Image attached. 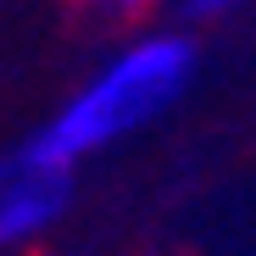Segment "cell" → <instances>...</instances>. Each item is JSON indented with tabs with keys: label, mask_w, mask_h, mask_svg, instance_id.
Segmentation results:
<instances>
[{
	"label": "cell",
	"mask_w": 256,
	"mask_h": 256,
	"mask_svg": "<svg viewBox=\"0 0 256 256\" xmlns=\"http://www.w3.org/2000/svg\"><path fill=\"white\" fill-rule=\"evenodd\" d=\"M190 72H195V45L190 39L150 34L134 50H122L95 84H84V90L34 134V145L72 167L84 150H100V145H112L122 134H134L140 122L162 117L184 95Z\"/></svg>",
	"instance_id": "6da1fadb"
},
{
	"label": "cell",
	"mask_w": 256,
	"mask_h": 256,
	"mask_svg": "<svg viewBox=\"0 0 256 256\" xmlns=\"http://www.w3.org/2000/svg\"><path fill=\"white\" fill-rule=\"evenodd\" d=\"M72 195V167L45 156L34 140L12 156H0V245H17L39 228H50Z\"/></svg>",
	"instance_id": "7a4b0ae2"
},
{
	"label": "cell",
	"mask_w": 256,
	"mask_h": 256,
	"mask_svg": "<svg viewBox=\"0 0 256 256\" xmlns=\"http://www.w3.org/2000/svg\"><path fill=\"white\" fill-rule=\"evenodd\" d=\"M234 6H245V0H184V17H223Z\"/></svg>",
	"instance_id": "3957f363"
},
{
	"label": "cell",
	"mask_w": 256,
	"mask_h": 256,
	"mask_svg": "<svg viewBox=\"0 0 256 256\" xmlns=\"http://www.w3.org/2000/svg\"><path fill=\"white\" fill-rule=\"evenodd\" d=\"M90 6H100L106 17H134V12L145 6V0H90Z\"/></svg>",
	"instance_id": "277c9868"
}]
</instances>
